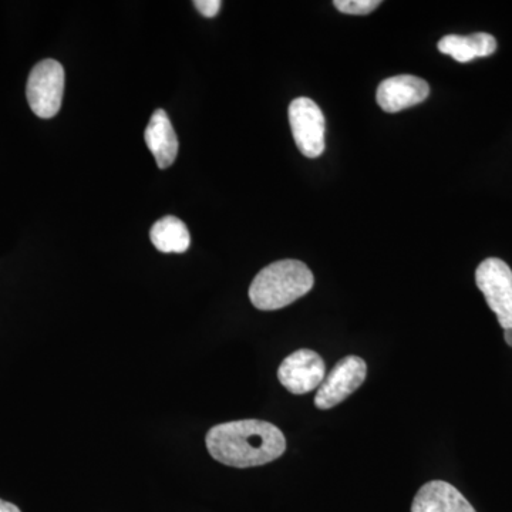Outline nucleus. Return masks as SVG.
<instances>
[{"mask_svg":"<svg viewBox=\"0 0 512 512\" xmlns=\"http://www.w3.org/2000/svg\"><path fill=\"white\" fill-rule=\"evenodd\" d=\"M367 376L365 360L359 356H348L339 360L320 384L315 396V406L319 410H329L338 406L350 394L356 392Z\"/></svg>","mask_w":512,"mask_h":512,"instance_id":"obj_6","label":"nucleus"},{"mask_svg":"<svg viewBox=\"0 0 512 512\" xmlns=\"http://www.w3.org/2000/svg\"><path fill=\"white\" fill-rule=\"evenodd\" d=\"M429 94L430 86L426 80L412 74H400L380 83L376 99L386 113H399L423 103Z\"/></svg>","mask_w":512,"mask_h":512,"instance_id":"obj_8","label":"nucleus"},{"mask_svg":"<svg viewBox=\"0 0 512 512\" xmlns=\"http://www.w3.org/2000/svg\"><path fill=\"white\" fill-rule=\"evenodd\" d=\"M333 5L339 12L346 13V15L362 16L372 13L382 5V2L380 0H335Z\"/></svg>","mask_w":512,"mask_h":512,"instance_id":"obj_13","label":"nucleus"},{"mask_svg":"<svg viewBox=\"0 0 512 512\" xmlns=\"http://www.w3.org/2000/svg\"><path fill=\"white\" fill-rule=\"evenodd\" d=\"M144 138H146L148 150L156 158L158 168L165 170L174 164L180 144H178V137L170 117L163 109L154 111Z\"/></svg>","mask_w":512,"mask_h":512,"instance_id":"obj_10","label":"nucleus"},{"mask_svg":"<svg viewBox=\"0 0 512 512\" xmlns=\"http://www.w3.org/2000/svg\"><path fill=\"white\" fill-rule=\"evenodd\" d=\"M412 512H477L460 491L446 481H430L414 497Z\"/></svg>","mask_w":512,"mask_h":512,"instance_id":"obj_9","label":"nucleus"},{"mask_svg":"<svg viewBox=\"0 0 512 512\" xmlns=\"http://www.w3.org/2000/svg\"><path fill=\"white\" fill-rule=\"evenodd\" d=\"M64 69L57 60H42L29 74L26 97L30 109L40 119L55 117L62 107L64 94Z\"/></svg>","mask_w":512,"mask_h":512,"instance_id":"obj_3","label":"nucleus"},{"mask_svg":"<svg viewBox=\"0 0 512 512\" xmlns=\"http://www.w3.org/2000/svg\"><path fill=\"white\" fill-rule=\"evenodd\" d=\"M150 239L154 247L163 254H184L191 245L187 225L173 215L161 218L153 225Z\"/></svg>","mask_w":512,"mask_h":512,"instance_id":"obj_12","label":"nucleus"},{"mask_svg":"<svg viewBox=\"0 0 512 512\" xmlns=\"http://www.w3.org/2000/svg\"><path fill=\"white\" fill-rule=\"evenodd\" d=\"M222 3L220 0H195L194 6L205 18H215L220 12Z\"/></svg>","mask_w":512,"mask_h":512,"instance_id":"obj_14","label":"nucleus"},{"mask_svg":"<svg viewBox=\"0 0 512 512\" xmlns=\"http://www.w3.org/2000/svg\"><path fill=\"white\" fill-rule=\"evenodd\" d=\"M315 278L311 269L296 259L266 266L249 286V299L259 311H278L311 292Z\"/></svg>","mask_w":512,"mask_h":512,"instance_id":"obj_2","label":"nucleus"},{"mask_svg":"<svg viewBox=\"0 0 512 512\" xmlns=\"http://www.w3.org/2000/svg\"><path fill=\"white\" fill-rule=\"evenodd\" d=\"M325 377V362L311 349L296 350L278 369L279 382L292 394H306L319 389Z\"/></svg>","mask_w":512,"mask_h":512,"instance_id":"obj_7","label":"nucleus"},{"mask_svg":"<svg viewBox=\"0 0 512 512\" xmlns=\"http://www.w3.org/2000/svg\"><path fill=\"white\" fill-rule=\"evenodd\" d=\"M293 140L303 156L316 158L325 151V117L315 101L299 97L289 106Z\"/></svg>","mask_w":512,"mask_h":512,"instance_id":"obj_5","label":"nucleus"},{"mask_svg":"<svg viewBox=\"0 0 512 512\" xmlns=\"http://www.w3.org/2000/svg\"><path fill=\"white\" fill-rule=\"evenodd\" d=\"M504 338L507 345L512 348V328L504 329Z\"/></svg>","mask_w":512,"mask_h":512,"instance_id":"obj_16","label":"nucleus"},{"mask_svg":"<svg viewBox=\"0 0 512 512\" xmlns=\"http://www.w3.org/2000/svg\"><path fill=\"white\" fill-rule=\"evenodd\" d=\"M476 284L504 329L512 328V271L503 259L488 258L478 265Z\"/></svg>","mask_w":512,"mask_h":512,"instance_id":"obj_4","label":"nucleus"},{"mask_svg":"<svg viewBox=\"0 0 512 512\" xmlns=\"http://www.w3.org/2000/svg\"><path fill=\"white\" fill-rule=\"evenodd\" d=\"M205 444L214 460L237 468L265 466L286 450L284 433L268 421L255 419L218 424L208 431Z\"/></svg>","mask_w":512,"mask_h":512,"instance_id":"obj_1","label":"nucleus"},{"mask_svg":"<svg viewBox=\"0 0 512 512\" xmlns=\"http://www.w3.org/2000/svg\"><path fill=\"white\" fill-rule=\"evenodd\" d=\"M439 50L443 55L453 57L458 63H468L477 57L494 55L497 40L490 33H473L470 36L450 35L440 40Z\"/></svg>","mask_w":512,"mask_h":512,"instance_id":"obj_11","label":"nucleus"},{"mask_svg":"<svg viewBox=\"0 0 512 512\" xmlns=\"http://www.w3.org/2000/svg\"><path fill=\"white\" fill-rule=\"evenodd\" d=\"M0 512H22L15 504L0 500Z\"/></svg>","mask_w":512,"mask_h":512,"instance_id":"obj_15","label":"nucleus"}]
</instances>
